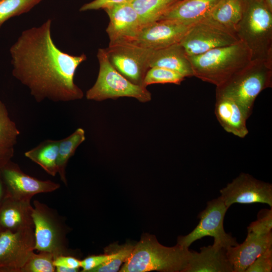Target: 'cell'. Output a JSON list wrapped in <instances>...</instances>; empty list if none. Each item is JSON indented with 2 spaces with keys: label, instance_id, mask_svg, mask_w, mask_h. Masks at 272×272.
I'll return each mask as SVG.
<instances>
[{
  "label": "cell",
  "instance_id": "cell-1",
  "mask_svg": "<svg viewBox=\"0 0 272 272\" xmlns=\"http://www.w3.org/2000/svg\"><path fill=\"white\" fill-rule=\"evenodd\" d=\"M51 23L48 19L40 26L24 30L11 47L13 75L37 102L81 99L84 94L75 83L74 76L87 56L59 49L52 38Z\"/></svg>",
  "mask_w": 272,
  "mask_h": 272
},
{
  "label": "cell",
  "instance_id": "cell-2",
  "mask_svg": "<svg viewBox=\"0 0 272 272\" xmlns=\"http://www.w3.org/2000/svg\"><path fill=\"white\" fill-rule=\"evenodd\" d=\"M193 251L177 244L164 246L154 235L145 234L119 271L185 272Z\"/></svg>",
  "mask_w": 272,
  "mask_h": 272
},
{
  "label": "cell",
  "instance_id": "cell-3",
  "mask_svg": "<svg viewBox=\"0 0 272 272\" xmlns=\"http://www.w3.org/2000/svg\"><path fill=\"white\" fill-rule=\"evenodd\" d=\"M188 57L193 76L216 87L225 83L252 60L250 50L241 41Z\"/></svg>",
  "mask_w": 272,
  "mask_h": 272
},
{
  "label": "cell",
  "instance_id": "cell-4",
  "mask_svg": "<svg viewBox=\"0 0 272 272\" xmlns=\"http://www.w3.org/2000/svg\"><path fill=\"white\" fill-rule=\"evenodd\" d=\"M243 1L235 34L250 50L252 60L272 62V12L263 0Z\"/></svg>",
  "mask_w": 272,
  "mask_h": 272
},
{
  "label": "cell",
  "instance_id": "cell-5",
  "mask_svg": "<svg viewBox=\"0 0 272 272\" xmlns=\"http://www.w3.org/2000/svg\"><path fill=\"white\" fill-rule=\"evenodd\" d=\"M271 84L272 62L252 60L227 82L216 87V94L234 99L249 117L256 97Z\"/></svg>",
  "mask_w": 272,
  "mask_h": 272
},
{
  "label": "cell",
  "instance_id": "cell-6",
  "mask_svg": "<svg viewBox=\"0 0 272 272\" xmlns=\"http://www.w3.org/2000/svg\"><path fill=\"white\" fill-rule=\"evenodd\" d=\"M99 70L96 82L86 94L88 100L101 101L107 99L131 97L145 103L152 99L146 87L132 83L111 64L105 49L99 48L97 53Z\"/></svg>",
  "mask_w": 272,
  "mask_h": 272
},
{
  "label": "cell",
  "instance_id": "cell-7",
  "mask_svg": "<svg viewBox=\"0 0 272 272\" xmlns=\"http://www.w3.org/2000/svg\"><path fill=\"white\" fill-rule=\"evenodd\" d=\"M33 203L34 250L51 253L55 257L70 255L66 239L68 229L62 217L38 200Z\"/></svg>",
  "mask_w": 272,
  "mask_h": 272
},
{
  "label": "cell",
  "instance_id": "cell-8",
  "mask_svg": "<svg viewBox=\"0 0 272 272\" xmlns=\"http://www.w3.org/2000/svg\"><path fill=\"white\" fill-rule=\"evenodd\" d=\"M228 209L220 196L209 201L197 216L200 221L196 227L188 234L179 236L177 244L189 248L196 240L211 236L214 238L213 245L216 246L227 249L238 244L236 238L224 229V219Z\"/></svg>",
  "mask_w": 272,
  "mask_h": 272
},
{
  "label": "cell",
  "instance_id": "cell-9",
  "mask_svg": "<svg viewBox=\"0 0 272 272\" xmlns=\"http://www.w3.org/2000/svg\"><path fill=\"white\" fill-rule=\"evenodd\" d=\"M239 41L234 32L208 17L191 26L179 43L187 55L191 56Z\"/></svg>",
  "mask_w": 272,
  "mask_h": 272
},
{
  "label": "cell",
  "instance_id": "cell-10",
  "mask_svg": "<svg viewBox=\"0 0 272 272\" xmlns=\"http://www.w3.org/2000/svg\"><path fill=\"white\" fill-rule=\"evenodd\" d=\"M113 67L132 83L142 85L150 69L149 58L152 50L129 42L109 44L105 48Z\"/></svg>",
  "mask_w": 272,
  "mask_h": 272
},
{
  "label": "cell",
  "instance_id": "cell-11",
  "mask_svg": "<svg viewBox=\"0 0 272 272\" xmlns=\"http://www.w3.org/2000/svg\"><path fill=\"white\" fill-rule=\"evenodd\" d=\"M34 228L0 232V272H21L34 251Z\"/></svg>",
  "mask_w": 272,
  "mask_h": 272
},
{
  "label": "cell",
  "instance_id": "cell-12",
  "mask_svg": "<svg viewBox=\"0 0 272 272\" xmlns=\"http://www.w3.org/2000/svg\"><path fill=\"white\" fill-rule=\"evenodd\" d=\"M220 192L228 208L235 203H262L272 208L271 184L259 180L247 173H241Z\"/></svg>",
  "mask_w": 272,
  "mask_h": 272
},
{
  "label": "cell",
  "instance_id": "cell-13",
  "mask_svg": "<svg viewBox=\"0 0 272 272\" xmlns=\"http://www.w3.org/2000/svg\"><path fill=\"white\" fill-rule=\"evenodd\" d=\"M0 172L8 195L15 198L30 202L33 196L53 192L60 184L50 180H42L24 173L19 165L10 161Z\"/></svg>",
  "mask_w": 272,
  "mask_h": 272
},
{
  "label": "cell",
  "instance_id": "cell-14",
  "mask_svg": "<svg viewBox=\"0 0 272 272\" xmlns=\"http://www.w3.org/2000/svg\"><path fill=\"white\" fill-rule=\"evenodd\" d=\"M190 28L171 20H158L143 26L129 42L144 48L157 50L179 43Z\"/></svg>",
  "mask_w": 272,
  "mask_h": 272
},
{
  "label": "cell",
  "instance_id": "cell-15",
  "mask_svg": "<svg viewBox=\"0 0 272 272\" xmlns=\"http://www.w3.org/2000/svg\"><path fill=\"white\" fill-rule=\"evenodd\" d=\"M104 10L110 20L106 30L109 44L129 42L142 28L138 15L131 3L126 2Z\"/></svg>",
  "mask_w": 272,
  "mask_h": 272
},
{
  "label": "cell",
  "instance_id": "cell-16",
  "mask_svg": "<svg viewBox=\"0 0 272 272\" xmlns=\"http://www.w3.org/2000/svg\"><path fill=\"white\" fill-rule=\"evenodd\" d=\"M271 247V232L264 235L248 232L242 244L226 249V255L233 272H245L260 255Z\"/></svg>",
  "mask_w": 272,
  "mask_h": 272
},
{
  "label": "cell",
  "instance_id": "cell-17",
  "mask_svg": "<svg viewBox=\"0 0 272 272\" xmlns=\"http://www.w3.org/2000/svg\"><path fill=\"white\" fill-rule=\"evenodd\" d=\"M215 113L225 131L243 138L248 133L246 121L248 116L242 106L233 98L216 94Z\"/></svg>",
  "mask_w": 272,
  "mask_h": 272
},
{
  "label": "cell",
  "instance_id": "cell-18",
  "mask_svg": "<svg viewBox=\"0 0 272 272\" xmlns=\"http://www.w3.org/2000/svg\"><path fill=\"white\" fill-rule=\"evenodd\" d=\"M219 0H179L160 18L191 27L207 18Z\"/></svg>",
  "mask_w": 272,
  "mask_h": 272
},
{
  "label": "cell",
  "instance_id": "cell-19",
  "mask_svg": "<svg viewBox=\"0 0 272 272\" xmlns=\"http://www.w3.org/2000/svg\"><path fill=\"white\" fill-rule=\"evenodd\" d=\"M30 202L8 195L0 207V232L34 228Z\"/></svg>",
  "mask_w": 272,
  "mask_h": 272
},
{
  "label": "cell",
  "instance_id": "cell-20",
  "mask_svg": "<svg viewBox=\"0 0 272 272\" xmlns=\"http://www.w3.org/2000/svg\"><path fill=\"white\" fill-rule=\"evenodd\" d=\"M185 272H233L226 255V249L212 245L193 251Z\"/></svg>",
  "mask_w": 272,
  "mask_h": 272
},
{
  "label": "cell",
  "instance_id": "cell-21",
  "mask_svg": "<svg viewBox=\"0 0 272 272\" xmlns=\"http://www.w3.org/2000/svg\"><path fill=\"white\" fill-rule=\"evenodd\" d=\"M149 66L166 68L184 78L193 76L188 57L179 43L152 50L149 58Z\"/></svg>",
  "mask_w": 272,
  "mask_h": 272
},
{
  "label": "cell",
  "instance_id": "cell-22",
  "mask_svg": "<svg viewBox=\"0 0 272 272\" xmlns=\"http://www.w3.org/2000/svg\"><path fill=\"white\" fill-rule=\"evenodd\" d=\"M59 140H46L25 152V156L39 165L52 176L57 174V159Z\"/></svg>",
  "mask_w": 272,
  "mask_h": 272
},
{
  "label": "cell",
  "instance_id": "cell-23",
  "mask_svg": "<svg viewBox=\"0 0 272 272\" xmlns=\"http://www.w3.org/2000/svg\"><path fill=\"white\" fill-rule=\"evenodd\" d=\"M243 0H219L208 17L234 32L243 12Z\"/></svg>",
  "mask_w": 272,
  "mask_h": 272
},
{
  "label": "cell",
  "instance_id": "cell-24",
  "mask_svg": "<svg viewBox=\"0 0 272 272\" xmlns=\"http://www.w3.org/2000/svg\"><path fill=\"white\" fill-rule=\"evenodd\" d=\"M86 139L85 130L78 128L68 137L60 140L57 159V174L61 181L67 185L66 167L70 159L74 155L77 148Z\"/></svg>",
  "mask_w": 272,
  "mask_h": 272
},
{
  "label": "cell",
  "instance_id": "cell-25",
  "mask_svg": "<svg viewBox=\"0 0 272 272\" xmlns=\"http://www.w3.org/2000/svg\"><path fill=\"white\" fill-rule=\"evenodd\" d=\"M179 0H134L131 3L137 12L142 27L157 21Z\"/></svg>",
  "mask_w": 272,
  "mask_h": 272
},
{
  "label": "cell",
  "instance_id": "cell-26",
  "mask_svg": "<svg viewBox=\"0 0 272 272\" xmlns=\"http://www.w3.org/2000/svg\"><path fill=\"white\" fill-rule=\"evenodd\" d=\"M19 134L20 131L10 118L6 105L0 100V146L14 147Z\"/></svg>",
  "mask_w": 272,
  "mask_h": 272
},
{
  "label": "cell",
  "instance_id": "cell-27",
  "mask_svg": "<svg viewBox=\"0 0 272 272\" xmlns=\"http://www.w3.org/2000/svg\"><path fill=\"white\" fill-rule=\"evenodd\" d=\"M42 0H0V27L9 19L30 11Z\"/></svg>",
  "mask_w": 272,
  "mask_h": 272
},
{
  "label": "cell",
  "instance_id": "cell-28",
  "mask_svg": "<svg viewBox=\"0 0 272 272\" xmlns=\"http://www.w3.org/2000/svg\"><path fill=\"white\" fill-rule=\"evenodd\" d=\"M185 78L180 74L170 70L161 67H150L145 76L143 86L154 84L171 83L179 85Z\"/></svg>",
  "mask_w": 272,
  "mask_h": 272
},
{
  "label": "cell",
  "instance_id": "cell-29",
  "mask_svg": "<svg viewBox=\"0 0 272 272\" xmlns=\"http://www.w3.org/2000/svg\"><path fill=\"white\" fill-rule=\"evenodd\" d=\"M55 256L51 253L33 251L22 269L21 272H55L53 264Z\"/></svg>",
  "mask_w": 272,
  "mask_h": 272
},
{
  "label": "cell",
  "instance_id": "cell-30",
  "mask_svg": "<svg viewBox=\"0 0 272 272\" xmlns=\"http://www.w3.org/2000/svg\"><path fill=\"white\" fill-rule=\"evenodd\" d=\"M134 246L131 243L123 245H115L114 257L93 269L92 272H117L120 267L126 260L132 252Z\"/></svg>",
  "mask_w": 272,
  "mask_h": 272
},
{
  "label": "cell",
  "instance_id": "cell-31",
  "mask_svg": "<svg viewBox=\"0 0 272 272\" xmlns=\"http://www.w3.org/2000/svg\"><path fill=\"white\" fill-rule=\"evenodd\" d=\"M272 208L262 209L257 214V219L247 227V231L257 235H264L271 232Z\"/></svg>",
  "mask_w": 272,
  "mask_h": 272
},
{
  "label": "cell",
  "instance_id": "cell-32",
  "mask_svg": "<svg viewBox=\"0 0 272 272\" xmlns=\"http://www.w3.org/2000/svg\"><path fill=\"white\" fill-rule=\"evenodd\" d=\"M272 271V247L260 255L245 272H271Z\"/></svg>",
  "mask_w": 272,
  "mask_h": 272
},
{
  "label": "cell",
  "instance_id": "cell-33",
  "mask_svg": "<svg viewBox=\"0 0 272 272\" xmlns=\"http://www.w3.org/2000/svg\"><path fill=\"white\" fill-rule=\"evenodd\" d=\"M115 251L108 254L91 255L81 260V268L83 272H92V270L105 262L112 258L115 255Z\"/></svg>",
  "mask_w": 272,
  "mask_h": 272
},
{
  "label": "cell",
  "instance_id": "cell-34",
  "mask_svg": "<svg viewBox=\"0 0 272 272\" xmlns=\"http://www.w3.org/2000/svg\"><path fill=\"white\" fill-rule=\"evenodd\" d=\"M55 266H61L77 272L81 268V260L71 255H60L54 258Z\"/></svg>",
  "mask_w": 272,
  "mask_h": 272
},
{
  "label": "cell",
  "instance_id": "cell-35",
  "mask_svg": "<svg viewBox=\"0 0 272 272\" xmlns=\"http://www.w3.org/2000/svg\"><path fill=\"white\" fill-rule=\"evenodd\" d=\"M126 2L127 0H94L83 5L80 9V11L105 10Z\"/></svg>",
  "mask_w": 272,
  "mask_h": 272
},
{
  "label": "cell",
  "instance_id": "cell-36",
  "mask_svg": "<svg viewBox=\"0 0 272 272\" xmlns=\"http://www.w3.org/2000/svg\"><path fill=\"white\" fill-rule=\"evenodd\" d=\"M14 154V147L0 146V169L4 167L11 160Z\"/></svg>",
  "mask_w": 272,
  "mask_h": 272
},
{
  "label": "cell",
  "instance_id": "cell-37",
  "mask_svg": "<svg viewBox=\"0 0 272 272\" xmlns=\"http://www.w3.org/2000/svg\"><path fill=\"white\" fill-rule=\"evenodd\" d=\"M8 195L6 187L0 172V207Z\"/></svg>",
  "mask_w": 272,
  "mask_h": 272
},
{
  "label": "cell",
  "instance_id": "cell-38",
  "mask_svg": "<svg viewBox=\"0 0 272 272\" xmlns=\"http://www.w3.org/2000/svg\"><path fill=\"white\" fill-rule=\"evenodd\" d=\"M267 8L272 12V0H263Z\"/></svg>",
  "mask_w": 272,
  "mask_h": 272
},
{
  "label": "cell",
  "instance_id": "cell-39",
  "mask_svg": "<svg viewBox=\"0 0 272 272\" xmlns=\"http://www.w3.org/2000/svg\"><path fill=\"white\" fill-rule=\"evenodd\" d=\"M134 0H127V2H129V3H131Z\"/></svg>",
  "mask_w": 272,
  "mask_h": 272
}]
</instances>
